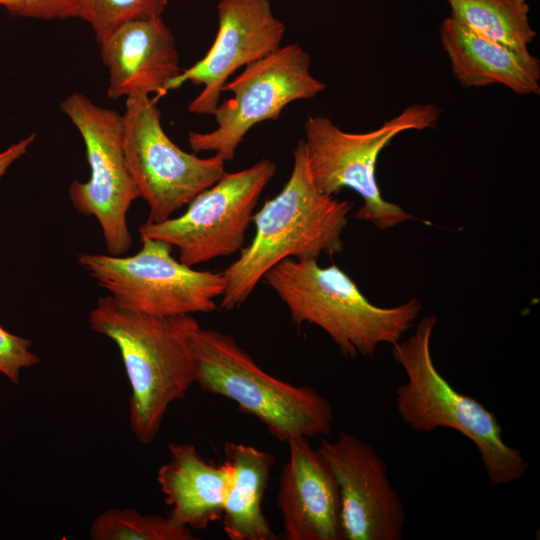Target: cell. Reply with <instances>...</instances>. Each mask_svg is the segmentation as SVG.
<instances>
[{
  "label": "cell",
  "mask_w": 540,
  "mask_h": 540,
  "mask_svg": "<svg viewBox=\"0 0 540 540\" xmlns=\"http://www.w3.org/2000/svg\"><path fill=\"white\" fill-rule=\"evenodd\" d=\"M353 204L322 193L308 166L305 144L293 150V167L281 191L254 213L255 234L222 273L225 289L220 308L241 307L267 271L279 262L317 260L342 252V233Z\"/></svg>",
  "instance_id": "obj_1"
},
{
  "label": "cell",
  "mask_w": 540,
  "mask_h": 540,
  "mask_svg": "<svg viewBox=\"0 0 540 540\" xmlns=\"http://www.w3.org/2000/svg\"><path fill=\"white\" fill-rule=\"evenodd\" d=\"M92 331L118 347L131 387L129 425L142 444L157 437L176 400L196 383L193 315L160 316L127 309L110 295L90 311Z\"/></svg>",
  "instance_id": "obj_2"
},
{
  "label": "cell",
  "mask_w": 540,
  "mask_h": 540,
  "mask_svg": "<svg viewBox=\"0 0 540 540\" xmlns=\"http://www.w3.org/2000/svg\"><path fill=\"white\" fill-rule=\"evenodd\" d=\"M436 321L435 316L421 319L412 335L392 344V357L406 375L395 391L399 417L419 433L450 428L468 438L476 446L492 485L522 479L530 465L520 450L505 442L496 415L454 389L436 368L431 354Z\"/></svg>",
  "instance_id": "obj_3"
},
{
  "label": "cell",
  "mask_w": 540,
  "mask_h": 540,
  "mask_svg": "<svg viewBox=\"0 0 540 540\" xmlns=\"http://www.w3.org/2000/svg\"><path fill=\"white\" fill-rule=\"evenodd\" d=\"M289 310L293 323L323 329L351 358L368 357L381 344H394L415 323L421 302L410 299L393 307L372 304L337 265L287 258L263 277Z\"/></svg>",
  "instance_id": "obj_4"
},
{
  "label": "cell",
  "mask_w": 540,
  "mask_h": 540,
  "mask_svg": "<svg viewBox=\"0 0 540 540\" xmlns=\"http://www.w3.org/2000/svg\"><path fill=\"white\" fill-rule=\"evenodd\" d=\"M193 353L196 383L236 402L278 440L330 434L334 414L328 399L310 386H295L266 373L233 336L200 327Z\"/></svg>",
  "instance_id": "obj_5"
},
{
  "label": "cell",
  "mask_w": 540,
  "mask_h": 540,
  "mask_svg": "<svg viewBox=\"0 0 540 540\" xmlns=\"http://www.w3.org/2000/svg\"><path fill=\"white\" fill-rule=\"evenodd\" d=\"M441 112L432 103L412 104L380 127L361 133L344 131L327 116H309L303 141L315 185L333 196L343 188L354 190L363 200L355 219L381 230L412 219L401 206L382 197L376 178L378 157L400 133L436 126Z\"/></svg>",
  "instance_id": "obj_6"
},
{
  "label": "cell",
  "mask_w": 540,
  "mask_h": 540,
  "mask_svg": "<svg viewBox=\"0 0 540 540\" xmlns=\"http://www.w3.org/2000/svg\"><path fill=\"white\" fill-rule=\"evenodd\" d=\"M131 256L83 253L78 263L123 307L150 315L210 313L225 289L222 272L200 271L172 256V246L141 240Z\"/></svg>",
  "instance_id": "obj_7"
},
{
  "label": "cell",
  "mask_w": 540,
  "mask_h": 540,
  "mask_svg": "<svg viewBox=\"0 0 540 540\" xmlns=\"http://www.w3.org/2000/svg\"><path fill=\"white\" fill-rule=\"evenodd\" d=\"M326 87L311 73L310 55L300 44L280 46L225 83L222 91L232 97L219 103L212 114L216 128L188 132L189 147L194 153L212 151L224 162L232 161L255 125L277 120L288 104L312 99Z\"/></svg>",
  "instance_id": "obj_8"
},
{
  "label": "cell",
  "mask_w": 540,
  "mask_h": 540,
  "mask_svg": "<svg viewBox=\"0 0 540 540\" xmlns=\"http://www.w3.org/2000/svg\"><path fill=\"white\" fill-rule=\"evenodd\" d=\"M60 108L80 133L90 168L86 182L70 184L69 199L80 214L97 220L108 253L124 255L132 245L127 213L141 197L125 156L122 115L78 92Z\"/></svg>",
  "instance_id": "obj_9"
},
{
  "label": "cell",
  "mask_w": 540,
  "mask_h": 540,
  "mask_svg": "<svg viewBox=\"0 0 540 540\" xmlns=\"http://www.w3.org/2000/svg\"><path fill=\"white\" fill-rule=\"evenodd\" d=\"M276 171V163L264 158L240 171L224 172L187 204L182 215L146 221L139 236L176 247L179 260L190 267L230 256L244 247L254 209Z\"/></svg>",
  "instance_id": "obj_10"
},
{
  "label": "cell",
  "mask_w": 540,
  "mask_h": 540,
  "mask_svg": "<svg viewBox=\"0 0 540 540\" xmlns=\"http://www.w3.org/2000/svg\"><path fill=\"white\" fill-rule=\"evenodd\" d=\"M122 119L125 156L140 197L149 207L147 222L170 218L225 172V162L216 155L198 157L168 137L150 95L127 97Z\"/></svg>",
  "instance_id": "obj_11"
},
{
  "label": "cell",
  "mask_w": 540,
  "mask_h": 540,
  "mask_svg": "<svg viewBox=\"0 0 540 540\" xmlns=\"http://www.w3.org/2000/svg\"><path fill=\"white\" fill-rule=\"evenodd\" d=\"M339 487L343 540H402L406 515L388 469L367 442L341 431L317 447Z\"/></svg>",
  "instance_id": "obj_12"
},
{
  "label": "cell",
  "mask_w": 540,
  "mask_h": 540,
  "mask_svg": "<svg viewBox=\"0 0 540 540\" xmlns=\"http://www.w3.org/2000/svg\"><path fill=\"white\" fill-rule=\"evenodd\" d=\"M217 14L218 30L208 52L182 69L167 87L168 91L175 90L187 82L203 86L187 107L198 115L212 116L229 78L278 49L286 32L270 0H220Z\"/></svg>",
  "instance_id": "obj_13"
},
{
  "label": "cell",
  "mask_w": 540,
  "mask_h": 540,
  "mask_svg": "<svg viewBox=\"0 0 540 540\" xmlns=\"http://www.w3.org/2000/svg\"><path fill=\"white\" fill-rule=\"evenodd\" d=\"M279 477L277 506L287 540H343L336 478L306 437L288 443Z\"/></svg>",
  "instance_id": "obj_14"
},
{
  "label": "cell",
  "mask_w": 540,
  "mask_h": 540,
  "mask_svg": "<svg viewBox=\"0 0 540 540\" xmlns=\"http://www.w3.org/2000/svg\"><path fill=\"white\" fill-rule=\"evenodd\" d=\"M99 45L110 99L164 95L183 69L174 35L161 17L127 22Z\"/></svg>",
  "instance_id": "obj_15"
},
{
  "label": "cell",
  "mask_w": 540,
  "mask_h": 540,
  "mask_svg": "<svg viewBox=\"0 0 540 540\" xmlns=\"http://www.w3.org/2000/svg\"><path fill=\"white\" fill-rule=\"evenodd\" d=\"M439 34L453 75L463 87L500 84L520 95L540 93V61L528 49L493 41L450 16Z\"/></svg>",
  "instance_id": "obj_16"
},
{
  "label": "cell",
  "mask_w": 540,
  "mask_h": 540,
  "mask_svg": "<svg viewBox=\"0 0 540 540\" xmlns=\"http://www.w3.org/2000/svg\"><path fill=\"white\" fill-rule=\"evenodd\" d=\"M168 448L169 461L157 473L168 516L191 530L206 529L222 518L234 467L226 459L219 465L204 460L192 444L169 443Z\"/></svg>",
  "instance_id": "obj_17"
},
{
  "label": "cell",
  "mask_w": 540,
  "mask_h": 540,
  "mask_svg": "<svg viewBox=\"0 0 540 540\" xmlns=\"http://www.w3.org/2000/svg\"><path fill=\"white\" fill-rule=\"evenodd\" d=\"M225 459L234 467V478L226 496L222 521L231 540H274L262 502L274 458L271 454L243 443L226 442Z\"/></svg>",
  "instance_id": "obj_18"
},
{
  "label": "cell",
  "mask_w": 540,
  "mask_h": 540,
  "mask_svg": "<svg viewBox=\"0 0 540 540\" xmlns=\"http://www.w3.org/2000/svg\"><path fill=\"white\" fill-rule=\"evenodd\" d=\"M450 17L476 33L511 48L526 50L537 32L526 0H446Z\"/></svg>",
  "instance_id": "obj_19"
},
{
  "label": "cell",
  "mask_w": 540,
  "mask_h": 540,
  "mask_svg": "<svg viewBox=\"0 0 540 540\" xmlns=\"http://www.w3.org/2000/svg\"><path fill=\"white\" fill-rule=\"evenodd\" d=\"M92 540H193L192 530L172 518L144 515L139 511L109 509L98 515L90 525Z\"/></svg>",
  "instance_id": "obj_20"
},
{
  "label": "cell",
  "mask_w": 540,
  "mask_h": 540,
  "mask_svg": "<svg viewBox=\"0 0 540 540\" xmlns=\"http://www.w3.org/2000/svg\"><path fill=\"white\" fill-rule=\"evenodd\" d=\"M75 17L86 21L101 42L121 25L161 17L168 0H74Z\"/></svg>",
  "instance_id": "obj_21"
},
{
  "label": "cell",
  "mask_w": 540,
  "mask_h": 540,
  "mask_svg": "<svg viewBox=\"0 0 540 540\" xmlns=\"http://www.w3.org/2000/svg\"><path fill=\"white\" fill-rule=\"evenodd\" d=\"M32 341L6 331L0 326V373L18 384L22 369L40 362V357L31 351Z\"/></svg>",
  "instance_id": "obj_22"
},
{
  "label": "cell",
  "mask_w": 540,
  "mask_h": 540,
  "mask_svg": "<svg viewBox=\"0 0 540 540\" xmlns=\"http://www.w3.org/2000/svg\"><path fill=\"white\" fill-rule=\"evenodd\" d=\"M12 15L55 20L75 17L74 0H0Z\"/></svg>",
  "instance_id": "obj_23"
},
{
  "label": "cell",
  "mask_w": 540,
  "mask_h": 540,
  "mask_svg": "<svg viewBox=\"0 0 540 540\" xmlns=\"http://www.w3.org/2000/svg\"><path fill=\"white\" fill-rule=\"evenodd\" d=\"M34 139L35 134H31L0 152V178L16 160L27 152Z\"/></svg>",
  "instance_id": "obj_24"
},
{
  "label": "cell",
  "mask_w": 540,
  "mask_h": 540,
  "mask_svg": "<svg viewBox=\"0 0 540 540\" xmlns=\"http://www.w3.org/2000/svg\"><path fill=\"white\" fill-rule=\"evenodd\" d=\"M354 1H364V0H354Z\"/></svg>",
  "instance_id": "obj_25"
}]
</instances>
